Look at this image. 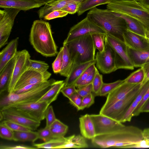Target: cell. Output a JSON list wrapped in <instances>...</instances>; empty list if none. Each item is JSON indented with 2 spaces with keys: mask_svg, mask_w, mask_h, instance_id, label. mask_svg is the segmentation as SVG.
<instances>
[{
  "mask_svg": "<svg viewBox=\"0 0 149 149\" xmlns=\"http://www.w3.org/2000/svg\"><path fill=\"white\" fill-rule=\"evenodd\" d=\"M143 139V130L140 128L123 125L111 133L96 136L91 139V143L94 146L99 148H127Z\"/></svg>",
  "mask_w": 149,
  "mask_h": 149,
  "instance_id": "obj_1",
  "label": "cell"
},
{
  "mask_svg": "<svg viewBox=\"0 0 149 149\" xmlns=\"http://www.w3.org/2000/svg\"><path fill=\"white\" fill-rule=\"evenodd\" d=\"M31 44L35 50L46 57L55 56L57 46L53 37L49 23L40 19L34 21L29 36Z\"/></svg>",
  "mask_w": 149,
  "mask_h": 149,
  "instance_id": "obj_2",
  "label": "cell"
},
{
  "mask_svg": "<svg viewBox=\"0 0 149 149\" xmlns=\"http://www.w3.org/2000/svg\"><path fill=\"white\" fill-rule=\"evenodd\" d=\"M86 17L106 33L124 42L123 35L127 29V26L123 18L114 15L107 9H101L96 7L90 10Z\"/></svg>",
  "mask_w": 149,
  "mask_h": 149,
  "instance_id": "obj_3",
  "label": "cell"
},
{
  "mask_svg": "<svg viewBox=\"0 0 149 149\" xmlns=\"http://www.w3.org/2000/svg\"><path fill=\"white\" fill-rule=\"evenodd\" d=\"M63 45H66L69 51L73 63L72 68L78 65L95 59L96 49L91 33L78 37Z\"/></svg>",
  "mask_w": 149,
  "mask_h": 149,
  "instance_id": "obj_4",
  "label": "cell"
},
{
  "mask_svg": "<svg viewBox=\"0 0 149 149\" xmlns=\"http://www.w3.org/2000/svg\"><path fill=\"white\" fill-rule=\"evenodd\" d=\"M107 8L137 19L146 30H149V10L137 0H111L107 4Z\"/></svg>",
  "mask_w": 149,
  "mask_h": 149,
  "instance_id": "obj_5",
  "label": "cell"
},
{
  "mask_svg": "<svg viewBox=\"0 0 149 149\" xmlns=\"http://www.w3.org/2000/svg\"><path fill=\"white\" fill-rule=\"evenodd\" d=\"M56 80L51 79L39 86L29 91L20 93H8L1 98L0 108L13 105L37 102L52 86Z\"/></svg>",
  "mask_w": 149,
  "mask_h": 149,
  "instance_id": "obj_6",
  "label": "cell"
},
{
  "mask_svg": "<svg viewBox=\"0 0 149 149\" xmlns=\"http://www.w3.org/2000/svg\"><path fill=\"white\" fill-rule=\"evenodd\" d=\"M104 41L111 47L114 51L117 70L134 69V67L128 55V47L123 41L107 33L106 34Z\"/></svg>",
  "mask_w": 149,
  "mask_h": 149,
  "instance_id": "obj_7",
  "label": "cell"
},
{
  "mask_svg": "<svg viewBox=\"0 0 149 149\" xmlns=\"http://www.w3.org/2000/svg\"><path fill=\"white\" fill-rule=\"evenodd\" d=\"M142 85L141 83L139 84L123 98L116 102L104 111L99 113L121 122Z\"/></svg>",
  "mask_w": 149,
  "mask_h": 149,
  "instance_id": "obj_8",
  "label": "cell"
},
{
  "mask_svg": "<svg viewBox=\"0 0 149 149\" xmlns=\"http://www.w3.org/2000/svg\"><path fill=\"white\" fill-rule=\"evenodd\" d=\"M20 10L13 8L0 10V48L8 44L14 20Z\"/></svg>",
  "mask_w": 149,
  "mask_h": 149,
  "instance_id": "obj_9",
  "label": "cell"
},
{
  "mask_svg": "<svg viewBox=\"0 0 149 149\" xmlns=\"http://www.w3.org/2000/svg\"><path fill=\"white\" fill-rule=\"evenodd\" d=\"M104 50L98 52L95 55V64L97 68L104 74H109L117 70L116 65L114 51L105 41Z\"/></svg>",
  "mask_w": 149,
  "mask_h": 149,
  "instance_id": "obj_10",
  "label": "cell"
},
{
  "mask_svg": "<svg viewBox=\"0 0 149 149\" xmlns=\"http://www.w3.org/2000/svg\"><path fill=\"white\" fill-rule=\"evenodd\" d=\"M0 112L5 120L18 123L32 131L36 130L40 124V121L29 117L13 107H8L1 109Z\"/></svg>",
  "mask_w": 149,
  "mask_h": 149,
  "instance_id": "obj_11",
  "label": "cell"
},
{
  "mask_svg": "<svg viewBox=\"0 0 149 149\" xmlns=\"http://www.w3.org/2000/svg\"><path fill=\"white\" fill-rule=\"evenodd\" d=\"M94 33H106L105 30L86 17L70 28L63 44H65L78 37Z\"/></svg>",
  "mask_w": 149,
  "mask_h": 149,
  "instance_id": "obj_12",
  "label": "cell"
},
{
  "mask_svg": "<svg viewBox=\"0 0 149 149\" xmlns=\"http://www.w3.org/2000/svg\"><path fill=\"white\" fill-rule=\"evenodd\" d=\"M90 115L94 124L96 136L111 133L123 125L122 123L103 114Z\"/></svg>",
  "mask_w": 149,
  "mask_h": 149,
  "instance_id": "obj_13",
  "label": "cell"
},
{
  "mask_svg": "<svg viewBox=\"0 0 149 149\" xmlns=\"http://www.w3.org/2000/svg\"><path fill=\"white\" fill-rule=\"evenodd\" d=\"M49 105L46 102H36L9 107H13L29 117L41 122L45 119V112Z\"/></svg>",
  "mask_w": 149,
  "mask_h": 149,
  "instance_id": "obj_14",
  "label": "cell"
},
{
  "mask_svg": "<svg viewBox=\"0 0 149 149\" xmlns=\"http://www.w3.org/2000/svg\"><path fill=\"white\" fill-rule=\"evenodd\" d=\"M51 75V73L47 71L41 73L33 70L26 69L17 81L13 92L29 85L47 81Z\"/></svg>",
  "mask_w": 149,
  "mask_h": 149,
  "instance_id": "obj_15",
  "label": "cell"
},
{
  "mask_svg": "<svg viewBox=\"0 0 149 149\" xmlns=\"http://www.w3.org/2000/svg\"><path fill=\"white\" fill-rule=\"evenodd\" d=\"M15 60L11 80L8 90V93L13 92L14 87L18 79L26 69L31 56L26 49L17 51L15 55Z\"/></svg>",
  "mask_w": 149,
  "mask_h": 149,
  "instance_id": "obj_16",
  "label": "cell"
},
{
  "mask_svg": "<svg viewBox=\"0 0 149 149\" xmlns=\"http://www.w3.org/2000/svg\"><path fill=\"white\" fill-rule=\"evenodd\" d=\"M139 84H130L124 81L107 95L106 102L99 113L104 111L122 99Z\"/></svg>",
  "mask_w": 149,
  "mask_h": 149,
  "instance_id": "obj_17",
  "label": "cell"
},
{
  "mask_svg": "<svg viewBox=\"0 0 149 149\" xmlns=\"http://www.w3.org/2000/svg\"><path fill=\"white\" fill-rule=\"evenodd\" d=\"M123 41L128 48L137 50L149 51V43L144 37L127 29L123 33Z\"/></svg>",
  "mask_w": 149,
  "mask_h": 149,
  "instance_id": "obj_18",
  "label": "cell"
},
{
  "mask_svg": "<svg viewBox=\"0 0 149 149\" xmlns=\"http://www.w3.org/2000/svg\"><path fill=\"white\" fill-rule=\"evenodd\" d=\"M44 5L33 1L28 0H0V7L13 8L20 10L26 11L38 8Z\"/></svg>",
  "mask_w": 149,
  "mask_h": 149,
  "instance_id": "obj_19",
  "label": "cell"
},
{
  "mask_svg": "<svg viewBox=\"0 0 149 149\" xmlns=\"http://www.w3.org/2000/svg\"><path fill=\"white\" fill-rule=\"evenodd\" d=\"M81 134L85 138L92 139L96 136L93 122L90 115L86 114L79 118Z\"/></svg>",
  "mask_w": 149,
  "mask_h": 149,
  "instance_id": "obj_20",
  "label": "cell"
},
{
  "mask_svg": "<svg viewBox=\"0 0 149 149\" xmlns=\"http://www.w3.org/2000/svg\"><path fill=\"white\" fill-rule=\"evenodd\" d=\"M19 38L12 40L0 52V72L15 55L17 51Z\"/></svg>",
  "mask_w": 149,
  "mask_h": 149,
  "instance_id": "obj_21",
  "label": "cell"
},
{
  "mask_svg": "<svg viewBox=\"0 0 149 149\" xmlns=\"http://www.w3.org/2000/svg\"><path fill=\"white\" fill-rule=\"evenodd\" d=\"M15 60V55L0 72V94L7 91L12 78Z\"/></svg>",
  "mask_w": 149,
  "mask_h": 149,
  "instance_id": "obj_22",
  "label": "cell"
},
{
  "mask_svg": "<svg viewBox=\"0 0 149 149\" xmlns=\"http://www.w3.org/2000/svg\"><path fill=\"white\" fill-rule=\"evenodd\" d=\"M149 87V80L142 84L138 93L132 102L125 114L121 122L124 123L131 121L133 113L141 102L143 97Z\"/></svg>",
  "mask_w": 149,
  "mask_h": 149,
  "instance_id": "obj_23",
  "label": "cell"
},
{
  "mask_svg": "<svg viewBox=\"0 0 149 149\" xmlns=\"http://www.w3.org/2000/svg\"><path fill=\"white\" fill-rule=\"evenodd\" d=\"M111 11L114 15L121 17L125 20L127 24V30L141 36H145L146 30L139 21L131 17Z\"/></svg>",
  "mask_w": 149,
  "mask_h": 149,
  "instance_id": "obj_24",
  "label": "cell"
},
{
  "mask_svg": "<svg viewBox=\"0 0 149 149\" xmlns=\"http://www.w3.org/2000/svg\"><path fill=\"white\" fill-rule=\"evenodd\" d=\"M128 54L134 67L141 68L149 62V51L135 50L128 48Z\"/></svg>",
  "mask_w": 149,
  "mask_h": 149,
  "instance_id": "obj_25",
  "label": "cell"
},
{
  "mask_svg": "<svg viewBox=\"0 0 149 149\" xmlns=\"http://www.w3.org/2000/svg\"><path fill=\"white\" fill-rule=\"evenodd\" d=\"M95 60L85 63L80 64L73 67L69 76L66 77L64 81V86L73 85L74 83L80 76L83 72L90 66L95 63Z\"/></svg>",
  "mask_w": 149,
  "mask_h": 149,
  "instance_id": "obj_26",
  "label": "cell"
},
{
  "mask_svg": "<svg viewBox=\"0 0 149 149\" xmlns=\"http://www.w3.org/2000/svg\"><path fill=\"white\" fill-rule=\"evenodd\" d=\"M64 86V81H56L51 88L37 102H46L50 105L56 100L61 89Z\"/></svg>",
  "mask_w": 149,
  "mask_h": 149,
  "instance_id": "obj_27",
  "label": "cell"
},
{
  "mask_svg": "<svg viewBox=\"0 0 149 149\" xmlns=\"http://www.w3.org/2000/svg\"><path fill=\"white\" fill-rule=\"evenodd\" d=\"M65 138L64 143L58 147L57 149L82 148H87L88 146L85 138L82 135H73Z\"/></svg>",
  "mask_w": 149,
  "mask_h": 149,
  "instance_id": "obj_28",
  "label": "cell"
},
{
  "mask_svg": "<svg viewBox=\"0 0 149 149\" xmlns=\"http://www.w3.org/2000/svg\"><path fill=\"white\" fill-rule=\"evenodd\" d=\"M63 47L62 63L59 74L61 76L67 77L71 71L73 63L67 47L65 45H63Z\"/></svg>",
  "mask_w": 149,
  "mask_h": 149,
  "instance_id": "obj_29",
  "label": "cell"
},
{
  "mask_svg": "<svg viewBox=\"0 0 149 149\" xmlns=\"http://www.w3.org/2000/svg\"><path fill=\"white\" fill-rule=\"evenodd\" d=\"M111 0H85L81 2L77 12L78 16H80L85 12L90 10L96 6L107 4Z\"/></svg>",
  "mask_w": 149,
  "mask_h": 149,
  "instance_id": "obj_30",
  "label": "cell"
},
{
  "mask_svg": "<svg viewBox=\"0 0 149 149\" xmlns=\"http://www.w3.org/2000/svg\"><path fill=\"white\" fill-rule=\"evenodd\" d=\"M38 139L37 132L14 131L13 140L15 141H29L34 142Z\"/></svg>",
  "mask_w": 149,
  "mask_h": 149,
  "instance_id": "obj_31",
  "label": "cell"
},
{
  "mask_svg": "<svg viewBox=\"0 0 149 149\" xmlns=\"http://www.w3.org/2000/svg\"><path fill=\"white\" fill-rule=\"evenodd\" d=\"M145 77L144 70L142 67H141L130 74L124 79V81L130 84H142Z\"/></svg>",
  "mask_w": 149,
  "mask_h": 149,
  "instance_id": "obj_32",
  "label": "cell"
},
{
  "mask_svg": "<svg viewBox=\"0 0 149 149\" xmlns=\"http://www.w3.org/2000/svg\"><path fill=\"white\" fill-rule=\"evenodd\" d=\"M65 139L64 137L54 138L42 143L34 144L33 146L37 148L57 149L58 147L64 143Z\"/></svg>",
  "mask_w": 149,
  "mask_h": 149,
  "instance_id": "obj_33",
  "label": "cell"
},
{
  "mask_svg": "<svg viewBox=\"0 0 149 149\" xmlns=\"http://www.w3.org/2000/svg\"><path fill=\"white\" fill-rule=\"evenodd\" d=\"M49 68L48 64L44 61L30 58L28 61L26 69L43 73L47 71Z\"/></svg>",
  "mask_w": 149,
  "mask_h": 149,
  "instance_id": "obj_34",
  "label": "cell"
},
{
  "mask_svg": "<svg viewBox=\"0 0 149 149\" xmlns=\"http://www.w3.org/2000/svg\"><path fill=\"white\" fill-rule=\"evenodd\" d=\"M106 34L99 33H91L95 47L100 52H102L104 50V38Z\"/></svg>",
  "mask_w": 149,
  "mask_h": 149,
  "instance_id": "obj_35",
  "label": "cell"
},
{
  "mask_svg": "<svg viewBox=\"0 0 149 149\" xmlns=\"http://www.w3.org/2000/svg\"><path fill=\"white\" fill-rule=\"evenodd\" d=\"M124 81V80H118L114 82L104 83L101 88L99 96H106Z\"/></svg>",
  "mask_w": 149,
  "mask_h": 149,
  "instance_id": "obj_36",
  "label": "cell"
},
{
  "mask_svg": "<svg viewBox=\"0 0 149 149\" xmlns=\"http://www.w3.org/2000/svg\"><path fill=\"white\" fill-rule=\"evenodd\" d=\"M103 83L102 75L97 70L92 83V93L95 96H99L100 90Z\"/></svg>",
  "mask_w": 149,
  "mask_h": 149,
  "instance_id": "obj_37",
  "label": "cell"
},
{
  "mask_svg": "<svg viewBox=\"0 0 149 149\" xmlns=\"http://www.w3.org/2000/svg\"><path fill=\"white\" fill-rule=\"evenodd\" d=\"M143 139L141 141L128 146L127 148H149V127L143 130Z\"/></svg>",
  "mask_w": 149,
  "mask_h": 149,
  "instance_id": "obj_38",
  "label": "cell"
},
{
  "mask_svg": "<svg viewBox=\"0 0 149 149\" xmlns=\"http://www.w3.org/2000/svg\"><path fill=\"white\" fill-rule=\"evenodd\" d=\"M63 48V46L61 47L55 60L52 64L53 71L56 74H59L61 70L62 63Z\"/></svg>",
  "mask_w": 149,
  "mask_h": 149,
  "instance_id": "obj_39",
  "label": "cell"
},
{
  "mask_svg": "<svg viewBox=\"0 0 149 149\" xmlns=\"http://www.w3.org/2000/svg\"><path fill=\"white\" fill-rule=\"evenodd\" d=\"M0 136L3 139L13 140L14 131L5 125L2 121L0 124Z\"/></svg>",
  "mask_w": 149,
  "mask_h": 149,
  "instance_id": "obj_40",
  "label": "cell"
},
{
  "mask_svg": "<svg viewBox=\"0 0 149 149\" xmlns=\"http://www.w3.org/2000/svg\"><path fill=\"white\" fill-rule=\"evenodd\" d=\"M3 123L13 131L29 132L30 129L15 123L7 120L2 121Z\"/></svg>",
  "mask_w": 149,
  "mask_h": 149,
  "instance_id": "obj_41",
  "label": "cell"
},
{
  "mask_svg": "<svg viewBox=\"0 0 149 149\" xmlns=\"http://www.w3.org/2000/svg\"><path fill=\"white\" fill-rule=\"evenodd\" d=\"M38 139L42 140L44 142L47 141L54 138L50 128L45 127L39 130L38 132Z\"/></svg>",
  "mask_w": 149,
  "mask_h": 149,
  "instance_id": "obj_42",
  "label": "cell"
},
{
  "mask_svg": "<svg viewBox=\"0 0 149 149\" xmlns=\"http://www.w3.org/2000/svg\"><path fill=\"white\" fill-rule=\"evenodd\" d=\"M45 116L46 120L45 127L49 128L51 125L56 119L52 106L49 105L48 107L45 111Z\"/></svg>",
  "mask_w": 149,
  "mask_h": 149,
  "instance_id": "obj_43",
  "label": "cell"
},
{
  "mask_svg": "<svg viewBox=\"0 0 149 149\" xmlns=\"http://www.w3.org/2000/svg\"><path fill=\"white\" fill-rule=\"evenodd\" d=\"M83 97L77 92L69 99L70 103L74 106L78 111L81 110Z\"/></svg>",
  "mask_w": 149,
  "mask_h": 149,
  "instance_id": "obj_44",
  "label": "cell"
},
{
  "mask_svg": "<svg viewBox=\"0 0 149 149\" xmlns=\"http://www.w3.org/2000/svg\"><path fill=\"white\" fill-rule=\"evenodd\" d=\"M95 63L92 64L88 68L81 74L73 85L75 86L77 88L95 67Z\"/></svg>",
  "mask_w": 149,
  "mask_h": 149,
  "instance_id": "obj_45",
  "label": "cell"
},
{
  "mask_svg": "<svg viewBox=\"0 0 149 149\" xmlns=\"http://www.w3.org/2000/svg\"><path fill=\"white\" fill-rule=\"evenodd\" d=\"M95 97L92 93L83 97L81 110H83L86 108H88L93 104L95 102Z\"/></svg>",
  "mask_w": 149,
  "mask_h": 149,
  "instance_id": "obj_46",
  "label": "cell"
},
{
  "mask_svg": "<svg viewBox=\"0 0 149 149\" xmlns=\"http://www.w3.org/2000/svg\"><path fill=\"white\" fill-rule=\"evenodd\" d=\"M68 13L61 10H55L50 13L43 18L45 20H50L66 16Z\"/></svg>",
  "mask_w": 149,
  "mask_h": 149,
  "instance_id": "obj_47",
  "label": "cell"
},
{
  "mask_svg": "<svg viewBox=\"0 0 149 149\" xmlns=\"http://www.w3.org/2000/svg\"><path fill=\"white\" fill-rule=\"evenodd\" d=\"M81 3L72 2L68 3L60 10L66 12L68 14H74L77 12Z\"/></svg>",
  "mask_w": 149,
  "mask_h": 149,
  "instance_id": "obj_48",
  "label": "cell"
},
{
  "mask_svg": "<svg viewBox=\"0 0 149 149\" xmlns=\"http://www.w3.org/2000/svg\"><path fill=\"white\" fill-rule=\"evenodd\" d=\"M149 98V87L142 97L139 104L134 111L133 117L138 116L141 113V110L146 101Z\"/></svg>",
  "mask_w": 149,
  "mask_h": 149,
  "instance_id": "obj_49",
  "label": "cell"
},
{
  "mask_svg": "<svg viewBox=\"0 0 149 149\" xmlns=\"http://www.w3.org/2000/svg\"><path fill=\"white\" fill-rule=\"evenodd\" d=\"M76 87L74 85L64 86L61 89V92L64 96L69 99L74 93L77 92Z\"/></svg>",
  "mask_w": 149,
  "mask_h": 149,
  "instance_id": "obj_50",
  "label": "cell"
},
{
  "mask_svg": "<svg viewBox=\"0 0 149 149\" xmlns=\"http://www.w3.org/2000/svg\"><path fill=\"white\" fill-rule=\"evenodd\" d=\"M92 83L80 87L77 89V92L82 97L92 93Z\"/></svg>",
  "mask_w": 149,
  "mask_h": 149,
  "instance_id": "obj_51",
  "label": "cell"
},
{
  "mask_svg": "<svg viewBox=\"0 0 149 149\" xmlns=\"http://www.w3.org/2000/svg\"><path fill=\"white\" fill-rule=\"evenodd\" d=\"M98 70L96 67L91 71L86 79L79 85L77 88L92 83Z\"/></svg>",
  "mask_w": 149,
  "mask_h": 149,
  "instance_id": "obj_52",
  "label": "cell"
},
{
  "mask_svg": "<svg viewBox=\"0 0 149 149\" xmlns=\"http://www.w3.org/2000/svg\"><path fill=\"white\" fill-rule=\"evenodd\" d=\"M52 134L54 138H61L64 137L66 134L68 129L58 128H50Z\"/></svg>",
  "mask_w": 149,
  "mask_h": 149,
  "instance_id": "obj_53",
  "label": "cell"
},
{
  "mask_svg": "<svg viewBox=\"0 0 149 149\" xmlns=\"http://www.w3.org/2000/svg\"><path fill=\"white\" fill-rule=\"evenodd\" d=\"M44 82H40L27 85L21 89L14 91L13 93H20L29 91L39 86Z\"/></svg>",
  "mask_w": 149,
  "mask_h": 149,
  "instance_id": "obj_54",
  "label": "cell"
},
{
  "mask_svg": "<svg viewBox=\"0 0 149 149\" xmlns=\"http://www.w3.org/2000/svg\"><path fill=\"white\" fill-rule=\"evenodd\" d=\"M1 149H35L37 148H36L33 147L31 146L24 145H14L9 146L6 145H1L0 146Z\"/></svg>",
  "mask_w": 149,
  "mask_h": 149,
  "instance_id": "obj_55",
  "label": "cell"
},
{
  "mask_svg": "<svg viewBox=\"0 0 149 149\" xmlns=\"http://www.w3.org/2000/svg\"><path fill=\"white\" fill-rule=\"evenodd\" d=\"M49 128H58L68 130V126L56 118L50 126Z\"/></svg>",
  "mask_w": 149,
  "mask_h": 149,
  "instance_id": "obj_56",
  "label": "cell"
},
{
  "mask_svg": "<svg viewBox=\"0 0 149 149\" xmlns=\"http://www.w3.org/2000/svg\"><path fill=\"white\" fill-rule=\"evenodd\" d=\"M141 67L143 68L145 74L144 79L142 84H143L149 80V62L145 64Z\"/></svg>",
  "mask_w": 149,
  "mask_h": 149,
  "instance_id": "obj_57",
  "label": "cell"
},
{
  "mask_svg": "<svg viewBox=\"0 0 149 149\" xmlns=\"http://www.w3.org/2000/svg\"><path fill=\"white\" fill-rule=\"evenodd\" d=\"M141 112H149V98L142 107Z\"/></svg>",
  "mask_w": 149,
  "mask_h": 149,
  "instance_id": "obj_58",
  "label": "cell"
},
{
  "mask_svg": "<svg viewBox=\"0 0 149 149\" xmlns=\"http://www.w3.org/2000/svg\"><path fill=\"white\" fill-rule=\"evenodd\" d=\"M35 2L36 3L43 4L44 5L52 2L56 0H28Z\"/></svg>",
  "mask_w": 149,
  "mask_h": 149,
  "instance_id": "obj_59",
  "label": "cell"
},
{
  "mask_svg": "<svg viewBox=\"0 0 149 149\" xmlns=\"http://www.w3.org/2000/svg\"><path fill=\"white\" fill-rule=\"evenodd\" d=\"M137 1L149 10V0H137Z\"/></svg>",
  "mask_w": 149,
  "mask_h": 149,
  "instance_id": "obj_60",
  "label": "cell"
},
{
  "mask_svg": "<svg viewBox=\"0 0 149 149\" xmlns=\"http://www.w3.org/2000/svg\"><path fill=\"white\" fill-rule=\"evenodd\" d=\"M145 37L149 43V30L146 31Z\"/></svg>",
  "mask_w": 149,
  "mask_h": 149,
  "instance_id": "obj_61",
  "label": "cell"
},
{
  "mask_svg": "<svg viewBox=\"0 0 149 149\" xmlns=\"http://www.w3.org/2000/svg\"><path fill=\"white\" fill-rule=\"evenodd\" d=\"M0 121H1V120H2L3 119V116L1 112H0Z\"/></svg>",
  "mask_w": 149,
  "mask_h": 149,
  "instance_id": "obj_62",
  "label": "cell"
}]
</instances>
